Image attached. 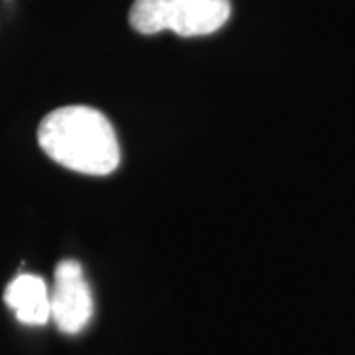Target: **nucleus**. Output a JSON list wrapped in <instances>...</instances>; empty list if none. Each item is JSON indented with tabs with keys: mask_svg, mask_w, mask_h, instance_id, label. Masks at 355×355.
<instances>
[{
	"mask_svg": "<svg viewBox=\"0 0 355 355\" xmlns=\"http://www.w3.org/2000/svg\"><path fill=\"white\" fill-rule=\"evenodd\" d=\"M4 302L18 322L26 326H44L51 318L50 291L46 280L36 275H20L6 286Z\"/></svg>",
	"mask_w": 355,
	"mask_h": 355,
	"instance_id": "4",
	"label": "nucleus"
},
{
	"mask_svg": "<svg viewBox=\"0 0 355 355\" xmlns=\"http://www.w3.org/2000/svg\"><path fill=\"white\" fill-rule=\"evenodd\" d=\"M51 318L65 334H79L93 316V296L77 261H62L55 268V284L50 292Z\"/></svg>",
	"mask_w": 355,
	"mask_h": 355,
	"instance_id": "3",
	"label": "nucleus"
},
{
	"mask_svg": "<svg viewBox=\"0 0 355 355\" xmlns=\"http://www.w3.org/2000/svg\"><path fill=\"white\" fill-rule=\"evenodd\" d=\"M229 0H135L128 22L140 34L172 30L178 36H207L229 20Z\"/></svg>",
	"mask_w": 355,
	"mask_h": 355,
	"instance_id": "2",
	"label": "nucleus"
},
{
	"mask_svg": "<svg viewBox=\"0 0 355 355\" xmlns=\"http://www.w3.org/2000/svg\"><path fill=\"white\" fill-rule=\"evenodd\" d=\"M40 148L53 162L89 176H105L121 162V146L111 121L85 105L60 107L42 119Z\"/></svg>",
	"mask_w": 355,
	"mask_h": 355,
	"instance_id": "1",
	"label": "nucleus"
}]
</instances>
